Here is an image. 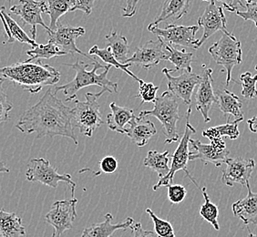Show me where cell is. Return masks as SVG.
I'll use <instances>...</instances> for the list:
<instances>
[{
    "label": "cell",
    "mask_w": 257,
    "mask_h": 237,
    "mask_svg": "<svg viewBox=\"0 0 257 237\" xmlns=\"http://www.w3.org/2000/svg\"><path fill=\"white\" fill-rule=\"evenodd\" d=\"M226 168L222 175L223 183L229 187H232L235 183L245 186L249 183L252 172L256 163L252 159L244 160L242 158H229L225 162Z\"/></svg>",
    "instance_id": "16"
},
{
    "label": "cell",
    "mask_w": 257,
    "mask_h": 237,
    "mask_svg": "<svg viewBox=\"0 0 257 237\" xmlns=\"http://www.w3.org/2000/svg\"><path fill=\"white\" fill-rule=\"evenodd\" d=\"M146 212L148 213L154 222L155 233L158 235V237H176L171 222L159 218L153 212V210H151V208H147Z\"/></svg>",
    "instance_id": "35"
},
{
    "label": "cell",
    "mask_w": 257,
    "mask_h": 237,
    "mask_svg": "<svg viewBox=\"0 0 257 237\" xmlns=\"http://www.w3.org/2000/svg\"><path fill=\"white\" fill-rule=\"evenodd\" d=\"M242 122V120H235L232 124L227 123L223 125H219L215 127L207 129L203 132V136L209 140L213 139L228 137L231 140H236L240 136V132L238 130V124Z\"/></svg>",
    "instance_id": "31"
},
{
    "label": "cell",
    "mask_w": 257,
    "mask_h": 237,
    "mask_svg": "<svg viewBox=\"0 0 257 237\" xmlns=\"http://www.w3.org/2000/svg\"><path fill=\"white\" fill-rule=\"evenodd\" d=\"M99 168L102 173H114L118 169V161L113 156H106L99 162Z\"/></svg>",
    "instance_id": "41"
},
{
    "label": "cell",
    "mask_w": 257,
    "mask_h": 237,
    "mask_svg": "<svg viewBox=\"0 0 257 237\" xmlns=\"http://www.w3.org/2000/svg\"><path fill=\"white\" fill-rule=\"evenodd\" d=\"M130 228L133 232V237H158L155 232L144 230L141 222H134Z\"/></svg>",
    "instance_id": "43"
},
{
    "label": "cell",
    "mask_w": 257,
    "mask_h": 237,
    "mask_svg": "<svg viewBox=\"0 0 257 237\" xmlns=\"http://www.w3.org/2000/svg\"><path fill=\"white\" fill-rule=\"evenodd\" d=\"M10 169L6 165L4 162H0V173H10Z\"/></svg>",
    "instance_id": "47"
},
{
    "label": "cell",
    "mask_w": 257,
    "mask_h": 237,
    "mask_svg": "<svg viewBox=\"0 0 257 237\" xmlns=\"http://www.w3.org/2000/svg\"><path fill=\"white\" fill-rule=\"evenodd\" d=\"M85 35V30L81 27L73 28L69 25L60 24V22L56 27L54 30L48 31L49 41L59 47L60 50L64 51L68 55L80 54L87 57L91 61H95L96 59L93 57H90L83 51L79 50L76 40L79 37Z\"/></svg>",
    "instance_id": "14"
},
{
    "label": "cell",
    "mask_w": 257,
    "mask_h": 237,
    "mask_svg": "<svg viewBox=\"0 0 257 237\" xmlns=\"http://www.w3.org/2000/svg\"><path fill=\"white\" fill-rule=\"evenodd\" d=\"M77 198L56 201L45 216L46 222L54 228L52 237H60L63 232L73 228V222L77 217L76 204Z\"/></svg>",
    "instance_id": "10"
},
{
    "label": "cell",
    "mask_w": 257,
    "mask_h": 237,
    "mask_svg": "<svg viewBox=\"0 0 257 237\" xmlns=\"http://www.w3.org/2000/svg\"><path fill=\"white\" fill-rule=\"evenodd\" d=\"M199 26H178L168 25L164 29H160L158 26L150 24L149 31L155 35L163 45L171 46H181L190 49L197 50L196 44L198 40L195 39V35L199 30Z\"/></svg>",
    "instance_id": "9"
},
{
    "label": "cell",
    "mask_w": 257,
    "mask_h": 237,
    "mask_svg": "<svg viewBox=\"0 0 257 237\" xmlns=\"http://www.w3.org/2000/svg\"><path fill=\"white\" fill-rule=\"evenodd\" d=\"M247 124L250 131L253 134H257V116L252 117V118H249L247 121Z\"/></svg>",
    "instance_id": "46"
},
{
    "label": "cell",
    "mask_w": 257,
    "mask_h": 237,
    "mask_svg": "<svg viewBox=\"0 0 257 237\" xmlns=\"http://www.w3.org/2000/svg\"><path fill=\"white\" fill-rule=\"evenodd\" d=\"M255 70L257 71V65H255Z\"/></svg>",
    "instance_id": "50"
},
{
    "label": "cell",
    "mask_w": 257,
    "mask_h": 237,
    "mask_svg": "<svg viewBox=\"0 0 257 237\" xmlns=\"http://www.w3.org/2000/svg\"><path fill=\"white\" fill-rule=\"evenodd\" d=\"M141 0H126V7L122 9L123 13L122 17L126 19H131L133 18L137 11V6Z\"/></svg>",
    "instance_id": "45"
},
{
    "label": "cell",
    "mask_w": 257,
    "mask_h": 237,
    "mask_svg": "<svg viewBox=\"0 0 257 237\" xmlns=\"http://www.w3.org/2000/svg\"><path fill=\"white\" fill-rule=\"evenodd\" d=\"M198 26L203 29V34L200 40H198L196 48L200 49L206 40L215 34L217 31L223 33H229L226 28V19L222 7L215 4V0H210L203 11V15L198 20Z\"/></svg>",
    "instance_id": "13"
},
{
    "label": "cell",
    "mask_w": 257,
    "mask_h": 237,
    "mask_svg": "<svg viewBox=\"0 0 257 237\" xmlns=\"http://www.w3.org/2000/svg\"><path fill=\"white\" fill-rule=\"evenodd\" d=\"M166 187L168 189L169 201L173 204L182 203L187 195V190L181 184L171 183Z\"/></svg>",
    "instance_id": "39"
},
{
    "label": "cell",
    "mask_w": 257,
    "mask_h": 237,
    "mask_svg": "<svg viewBox=\"0 0 257 237\" xmlns=\"http://www.w3.org/2000/svg\"><path fill=\"white\" fill-rule=\"evenodd\" d=\"M193 0H165L161 13L152 25L158 26L162 22H175L186 15L192 6Z\"/></svg>",
    "instance_id": "22"
},
{
    "label": "cell",
    "mask_w": 257,
    "mask_h": 237,
    "mask_svg": "<svg viewBox=\"0 0 257 237\" xmlns=\"http://www.w3.org/2000/svg\"><path fill=\"white\" fill-rule=\"evenodd\" d=\"M222 3L223 8L229 12H237L240 9H245L243 0H215Z\"/></svg>",
    "instance_id": "44"
},
{
    "label": "cell",
    "mask_w": 257,
    "mask_h": 237,
    "mask_svg": "<svg viewBox=\"0 0 257 237\" xmlns=\"http://www.w3.org/2000/svg\"><path fill=\"white\" fill-rule=\"evenodd\" d=\"M211 144H204L200 140H190L193 151L189 154V161L200 160L205 165L212 163L215 167H220L229 158L230 152L223 138L210 140Z\"/></svg>",
    "instance_id": "11"
},
{
    "label": "cell",
    "mask_w": 257,
    "mask_h": 237,
    "mask_svg": "<svg viewBox=\"0 0 257 237\" xmlns=\"http://www.w3.org/2000/svg\"><path fill=\"white\" fill-rule=\"evenodd\" d=\"M22 134H37V138L61 136L71 139L76 145L79 141L72 124L71 109L66 106L49 89L38 103L27 109L16 125Z\"/></svg>",
    "instance_id": "1"
},
{
    "label": "cell",
    "mask_w": 257,
    "mask_h": 237,
    "mask_svg": "<svg viewBox=\"0 0 257 237\" xmlns=\"http://www.w3.org/2000/svg\"><path fill=\"white\" fill-rule=\"evenodd\" d=\"M6 80L0 77V124H4L10 118V112L13 109V104L9 99L4 89Z\"/></svg>",
    "instance_id": "38"
},
{
    "label": "cell",
    "mask_w": 257,
    "mask_h": 237,
    "mask_svg": "<svg viewBox=\"0 0 257 237\" xmlns=\"http://www.w3.org/2000/svg\"><path fill=\"white\" fill-rule=\"evenodd\" d=\"M209 53L216 64L226 71V85L232 80V69L242 63V45L231 32L223 33L221 39L209 48Z\"/></svg>",
    "instance_id": "6"
},
{
    "label": "cell",
    "mask_w": 257,
    "mask_h": 237,
    "mask_svg": "<svg viewBox=\"0 0 257 237\" xmlns=\"http://www.w3.org/2000/svg\"><path fill=\"white\" fill-rule=\"evenodd\" d=\"M107 47L110 48L115 59L121 64H126L128 59L130 47L128 40L116 31H110L109 34L105 37Z\"/></svg>",
    "instance_id": "28"
},
{
    "label": "cell",
    "mask_w": 257,
    "mask_h": 237,
    "mask_svg": "<svg viewBox=\"0 0 257 237\" xmlns=\"http://www.w3.org/2000/svg\"><path fill=\"white\" fill-rule=\"evenodd\" d=\"M246 187V197L232 204V212L235 217L241 219L245 224L252 223L257 225V193H252L250 183H248Z\"/></svg>",
    "instance_id": "21"
},
{
    "label": "cell",
    "mask_w": 257,
    "mask_h": 237,
    "mask_svg": "<svg viewBox=\"0 0 257 237\" xmlns=\"http://www.w3.org/2000/svg\"><path fill=\"white\" fill-rule=\"evenodd\" d=\"M1 78L20 86L30 93H39L46 86H55L60 79V71L40 59L33 62H18L0 69Z\"/></svg>",
    "instance_id": "2"
},
{
    "label": "cell",
    "mask_w": 257,
    "mask_h": 237,
    "mask_svg": "<svg viewBox=\"0 0 257 237\" xmlns=\"http://www.w3.org/2000/svg\"><path fill=\"white\" fill-rule=\"evenodd\" d=\"M10 2H11V0H10Z\"/></svg>",
    "instance_id": "52"
},
{
    "label": "cell",
    "mask_w": 257,
    "mask_h": 237,
    "mask_svg": "<svg viewBox=\"0 0 257 237\" xmlns=\"http://www.w3.org/2000/svg\"><path fill=\"white\" fill-rule=\"evenodd\" d=\"M192 114V108L191 106L189 107L188 110L186 112V117H187V122L185 125V130L183 134V137L181 139L180 143L178 144V147L175 150V152L173 154L172 158V163L170 166V172L168 174L163 177V179H160L158 183H155L154 185V191H157L161 187H166L169 184L173 183V178L175 173L183 170L186 175L188 176L189 179L193 182L198 188H200L199 184L196 183V181L192 177L187 169V164H188L189 154H190V150H189V144H190V140L191 136L193 134H196V130L193 128V125L190 123V118Z\"/></svg>",
    "instance_id": "7"
},
{
    "label": "cell",
    "mask_w": 257,
    "mask_h": 237,
    "mask_svg": "<svg viewBox=\"0 0 257 237\" xmlns=\"http://www.w3.org/2000/svg\"><path fill=\"white\" fill-rule=\"evenodd\" d=\"M163 74L168 80V90L179 99H182L186 105L192 102V96L195 87L201 81V75L193 72H183L178 77H173L170 69H163Z\"/></svg>",
    "instance_id": "17"
},
{
    "label": "cell",
    "mask_w": 257,
    "mask_h": 237,
    "mask_svg": "<svg viewBox=\"0 0 257 237\" xmlns=\"http://www.w3.org/2000/svg\"><path fill=\"white\" fill-rule=\"evenodd\" d=\"M203 1H208V2H209V1H210V0H203Z\"/></svg>",
    "instance_id": "51"
},
{
    "label": "cell",
    "mask_w": 257,
    "mask_h": 237,
    "mask_svg": "<svg viewBox=\"0 0 257 237\" xmlns=\"http://www.w3.org/2000/svg\"><path fill=\"white\" fill-rule=\"evenodd\" d=\"M95 1L96 0H73V7L70 10V12L79 10L89 15L94 7Z\"/></svg>",
    "instance_id": "42"
},
{
    "label": "cell",
    "mask_w": 257,
    "mask_h": 237,
    "mask_svg": "<svg viewBox=\"0 0 257 237\" xmlns=\"http://www.w3.org/2000/svg\"><path fill=\"white\" fill-rule=\"evenodd\" d=\"M216 105L224 115H230L235 120L243 121L242 104L237 96L227 89L219 90L215 93Z\"/></svg>",
    "instance_id": "24"
},
{
    "label": "cell",
    "mask_w": 257,
    "mask_h": 237,
    "mask_svg": "<svg viewBox=\"0 0 257 237\" xmlns=\"http://www.w3.org/2000/svg\"><path fill=\"white\" fill-rule=\"evenodd\" d=\"M246 3H253V2H257V0H245Z\"/></svg>",
    "instance_id": "49"
},
{
    "label": "cell",
    "mask_w": 257,
    "mask_h": 237,
    "mask_svg": "<svg viewBox=\"0 0 257 237\" xmlns=\"http://www.w3.org/2000/svg\"><path fill=\"white\" fill-rule=\"evenodd\" d=\"M213 69H205L201 74V81L195 93V106L203 115L204 122L208 124L211 118L209 112L213 104H216V96L213 88Z\"/></svg>",
    "instance_id": "18"
},
{
    "label": "cell",
    "mask_w": 257,
    "mask_h": 237,
    "mask_svg": "<svg viewBox=\"0 0 257 237\" xmlns=\"http://www.w3.org/2000/svg\"><path fill=\"white\" fill-rule=\"evenodd\" d=\"M0 12L2 13L4 19L3 24L7 38V41L4 43H13L15 41H19L20 43L29 44L32 47H36L38 45L34 40L30 38L25 31L20 28L15 20L10 17V14L7 12L5 6H0Z\"/></svg>",
    "instance_id": "23"
},
{
    "label": "cell",
    "mask_w": 257,
    "mask_h": 237,
    "mask_svg": "<svg viewBox=\"0 0 257 237\" xmlns=\"http://www.w3.org/2000/svg\"><path fill=\"white\" fill-rule=\"evenodd\" d=\"M48 7L46 1L36 0H20L18 4L10 8L11 14L19 16L21 22L24 25L31 27L30 32L32 40H36L37 37V26L43 27L47 31H50V27L45 24L42 19V13H47Z\"/></svg>",
    "instance_id": "12"
},
{
    "label": "cell",
    "mask_w": 257,
    "mask_h": 237,
    "mask_svg": "<svg viewBox=\"0 0 257 237\" xmlns=\"http://www.w3.org/2000/svg\"><path fill=\"white\" fill-rule=\"evenodd\" d=\"M103 222H96L84 228L81 237H110L116 231L127 230L134 222V218L128 217L123 222L112 223L113 216L109 212L105 214Z\"/></svg>",
    "instance_id": "20"
},
{
    "label": "cell",
    "mask_w": 257,
    "mask_h": 237,
    "mask_svg": "<svg viewBox=\"0 0 257 237\" xmlns=\"http://www.w3.org/2000/svg\"><path fill=\"white\" fill-rule=\"evenodd\" d=\"M69 68L74 69L76 76L74 79L67 84L55 86L54 92L62 91L67 97L66 101L77 99V93L79 90L89 86H99L102 89H107L109 93L118 92V83L108 79V73L111 69L110 65L103 66L97 60L93 61V69L88 70L89 64L81 60H77L73 64H66Z\"/></svg>",
    "instance_id": "3"
},
{
    "label": "cell",
    "mask_w": 257,
    "mask_h": 237,
    "mask_svg": "<svg viewBox=\"0 0 257 237\" xmlns=\"http://www.w3.org/2000/svg\"><path fill=\"white\" fill-rule=\"evenodd\" d=\"M240 80L242 82V94L244 99H253L257 97V75H252L251 72H245L240 75Z\"/></svg>",
    "instance_id": "36"
},
{
    "label": "cell",
    "mask_w": 257,
    "mask_h": 237,
    "mask_svg": "<svg viewBox=\"0 0 257 237\" xmlns=\"http://www.w3.org/2000/svg\"><path fill=\"white\" fill-rule=\"evenodd\" d=\"M26 178L29 182L31 183L39 182L54 189L58 187V184L60 182L69 183L71 187L72 198L75 197L76 183L72 181L71 175L68 173L60 174L58 173V169L53 167L50 164V161L46 159H32L27 169Z\"/></svg>",
    "instance_id": "8"
},
{
    "label": "cell",
    "mask_w": 257,
    "mask_h": 237,
    "mask_svg": "<svg viewBox=\"0 0 257 237\" xmlns=\"http://www.w3.org/2000/svg\"><path fill=\"white\" fill-rule=\"evenodd\" d=\"M169 161L170 157L168 151H165L163 153H159L157 151H150L144 159V165L145 167L152 169L158 174L160 179H163L170 172Z\"/></svg>",
    "instance_id": "29"
},
{
    "label": "cell",
    "mask_w": 257,
    "mask_h": 237,
    "mask_svg": "<svg viewBox=\"0 0 257 237\" xmlns=\"http://www.w3.org/2000/svg\"><path fill=\"white\" fill-rule=\"evenodd\" d=\"M47 13L50 15V30H54L62 16L68 13L73 7V0H46Z\"/></svg>",
    "instance_id": "30"
},
{
    "label": "cell",
    "mask_w": 257,
    "mask_h": 237,
    "mask_svg": "<svg viewBox=\"0 0 257 237\" xmlns=\"http://www.w3.org/2000/svg\"><path fill=\"white\" fill-rule=\"evenodd\" d=\"M106 91L107 89H102L98 93L88 92L85 96V101L75 99L74 108L71 109L72 124L79 129V133L82 135L91 137L95 130L103 124L98 99Z\"/></svg>",
    "instance_id": "5"
},
{
    "label": "cell",
    "mask_w": 257,
    "mask_h": 237,
    "mask_svg": "<svg viewBox=\"0 0 257 237\" xmlns=\"http://www.w3.org/2000/svg\"><path fill=\"white\" fill-rule=\"evenodd\" d=\"M200 189H201L203 198H204V203L200 208V215L206 222L211 223L216 231H219L220 225H219V222H218L219 209H218L217 205H215L214 203L211 202V199L208 195L206 187L203 186V187L200 188Z\"/></svg>",
    "instance_id": "34"
},
{
    "label": "cell",
    "mask_w": 257,
    "mask_h": 237,
    "mask_svg": "<svg viewBox=\"0 0 257 237\" xmlns=\"http://www.w3.org/2000/svg\"><path fill=\"white\" fill-rule=\"evenodd\" d=\"M161 40H149L144 46L138 47L134 55L128 58L127 63L150 69L159 65L162 60H167L168 52H165Z\"/></svg>",
    "instance_id": "15"
},
{
    "label": "cell",
    "mask_w": 257,
    "mask_h": 237,
    "mask_svg": "<svg viewBox=\"0 0 257 237\" xmlns=\"http://www.w3.org/2000/svg\"><path fill=\"white\" fill-rule=\"evenodd\" d=\"M32 50H28L27 55L30 57V59H27V62H31L34 59H50L56 57L66 56L67 53L60 50L59 47L56 45L48 42V44H38L36 47H32Z\"/></svg>",
    "instance_id": "33"
},
{
    "label": "cell",
    "mask_w": 257,
    "mask_h": 237,
    "mask_svg": "<svg viewBox=\"0 0 257 237\" xmlns=\"http://www.w3.org/2000/svg\"><path fill=\"white\" fill-rule=\"evenodd\" d=\"M0 235L2 237H21L26 235L22 219L14 212L0 210Z\"/></svg>",
    "instance_id": "26"
},
{
    "label": "cell",
    "mask_w": 257,
    "mask_h": 237,
    "mask_svg": "<svg viewBox=\"0 0 257 237\" xmlns=\"http://www.w3.org/2000/svg\"><path fill=\"white\" fill-rule=\"evenodd\" d=\"M245 11H237L236 14L245 21H252L257 28V2L246 3Z\"/></svg>",
    "instance_id": "40"
},
{
    "label": "cell",
    "mask_w": 257,
    "mask_h": 237,
    "mask_svg": "<svg viewBox=\"0 0 257 237\" xmlns=\"http://www.w3.org/2000/svg\"><path fill=\"white\" fill-rule=\"evenodd\" d=\"M164 49L168 52L167 60L175 67L173 70L170 69L171 73L177 71L191 73L193 71L192 63L194 59V53L187 52L185 49L182 50H177L171 45H164Z\"/></svg>",
    "instance_id": "27"
},
{
    "label": "cell",
    "mask_w": 257,
    "mask_h": 237,
    "mask_svg": "<svg viewBox=\"0 0 257 237\" xmlns=\"http://www.w3.org/2000/svg\"><path fill=\"white\" fill-rule=\"evenodd\" d=\"M89 55L97 56V57H99V59H101L103 62H105L106 64L110 65L111 67H115V68H117V69H121L125 73H127L131 78H133V79H135V80H137L138 82L141 80V79H139L137 76H135V75L128 69V68L132 66V64H131V63H126V64L119 63V61L115 59L113 53L111 52V50H110V48H109V47H106L105 49H99L98 46L95 45V46H93V47L89 50Z\"/></svg>",
    "instance_id": "32"
},
{
    "label": "cell",
    "mask_w": 257,
    "mask_h": 237,
    "mask_svg": "<svg viewBox=\"0 0 257 237\" xmlns=\"http://www.w3.org/2000/svg\"><path fill=\"white\" fill-rule=\"evenodd\" d=\"M111 113L107 115L106 123L111 131L125 134V129L128 123L135 117L133 109L118 106L115 102L109 104Z\"/></svg>",
    "instance_id": "25"
},
{
    "label": "cell",
    "mask_w": 257,
    "mask_h": 237,
    "mask_svg": "<svg viewBox=\"0 0 257 237\" xmlns=\"http://www.w3.org/2000/svg\"><path fill=\"white\" fill-rule=\"evenodd\" d=\"M249 237H257V233H252V232H250Z\"/></svg>",
    "instance_id": "48"
},
{
    "label": "cell",
    "mask_w": 257,
    "mask_h": 237,
    "mask_svg": "<svg viewBox=\"0 0 257 237\" xmlns=\"http://www.w3.org/2000/svg\"><path fill=\"white\" fill-rule=\"evenodd\" d=\"M154 109L142 110L138 117L145 118L153 116L158 118L163 125V133L166 136L165 144H170L179 141L177 123L180 120L179 104L176 97L169 90L164 91L154 100Z\"/></svg>",
    "instance_id": "4"
},
{
    "label": "cell",
    "mask_w": 257,
    "mask_h": 237,
    "mask_svg": "<svg viewBox=\"0 0 257 237\" xmlns=\"http://www.w3.org/2000/svg\"><path fill=\"white\" fill-rule=\"evenodd\" d=\"M156 134L157 130L152 121L136 116L125 129V134L139 147L147 145L149 141Z\"/></svg>",
    "instance_id": "19"
},
{
    "label": "cell",
    "mask_w": 257,
    "mask_h": 237,
    "mask_svg": "<svg viewBox=\"0 0 257 237\" xmlns=\"http://www.w3.org/2000/svg\"><path fill=\"white\" fill-rule=\"evenodd\" d=\"M139 84H140L139 93L135 96V98L142 99L141 104H144L145 102H154L159 89L158 86H154V83L146 82L143 79L139 81Z\"/></svg>",
    "instance_id": "37"
}]
</instances>
